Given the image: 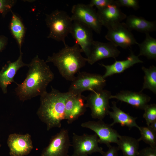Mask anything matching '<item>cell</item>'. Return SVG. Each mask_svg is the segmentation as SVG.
I'll use <instances>...</instances> for the list:
<instances>
[{
	"label": "cell",
	"instance_id": "19",
	"mask_svg": "<svg viewBox=\"0 0 156 156\" xmlns=\"http://www.w3.org/2000/svg\"><path fill=\"white\" fill-rule=\"evenodd\" d=\"M143 62L139 57L135 55L132 51L130 50L129 55L125 60L121 61L115 60V62L111 65L99 64L105 69V73L103 75V77L105 79L113 75L120 73L136 64Z\"/></svg>",
	"mask_w": 156,
	"mask_h": 156
},
{
	"label": "cell",
	"instance_id": "18",
	"mask_svg": "<svg viewBox=\"0 0 156 156\" xmlns=\"http://www.w3.org/2000/svg\"><path fill=\"white\" fill-rule=\"evenodd\" d=\"M114 3L108 5L106 7L97 11L102 26L107 29L117 23H121L127 16L122 12Z\"/></svg>",
	"mask_w": 156,
	"mask_h": 156
},
{
	"label": "cell",
	"instance_id": "35",
	"mask_svg": "<svg viewBox=\"0 0 156 156\" xmlns=\"http://www.w3.org/2000/svg\"><path fill=\"white\" fill-rule=\"evenodd\" d=\"M67 156H88L87 155H77L73 154L72 155H68Z\"/></svg>",
	"mask_w": 156,
	"mask_h": 156
},
{
	"label": "cell",
	"instance_id": "8",
	"mask_svg": "<svg viewBox=\"0 0 156 156\" xmlns=\"http://www.w3.org/2000/svg\"><path fill=\"white\" fill-rule=\"evenodd\" d=\"M107 29L105 38L116 47L126 49L138 43L125 23H117Z\"/></svg>",
	"mask_w": 156,
	"mask_h": 156
},
{
	"label": "cell",
	"instance_id": "25",
	"mask_svg": "<svg viewBox=\"0 0 156 156\" xmlns=\"http://www.w3.org/2000/svg\"><path fill=\"white\" fill-rule=\"evenodd\" d=\"M142 69L144 73L143 86L140 91L148 89L156 94V67L152 65L147 68L144 66Z\"/></svg>",
	"mask_w": 156,
	"mask_h": 156
},
{
	"label": "cell",
	"instance_id": "23",
	"mask_svg": "<svg viewBox=\"0 0 156 156\" xmlns=\"http://www.w3.org/2000/svg\"><path fill=\"white\" fill-rule=\"evenodd\" d=\"M146 38L141 43H138L140 51L138 57L144 56L149 59L156 60V39L146 33Z\"/></svg>",
	"mask_w": 156,
	"mask_h": 156
},
{
	"label": "cell",
	"instance_id": "32",
	"mask_svg": "<svg viewBox=\"0 0 156 156\" xmlns=\"http://www.w3.org/2000/svg\"><path fill=\"white\" fill-rule=\"evenodd\" d=\"M109 149L102 155L103 156H118V151L119 150L117 147L110 146Z\"/></svg>",
	"mask_w": 156,
	"mask_h": 156
},
{
	"label": "cell",
	"instance_id": "26",
	"mask_svg": "<svg viewBox=\"0 0 156 156\" xmlns=\"http://www.w3.org/2000/svg\"><path fill=\"white\" fill-rule=\"evenodd\" d=\"M141 136L138 139L140 141H142L150 146L156 147V133L152 131L148 127H140L139 129Z\"/></svg>",
	"mask_w": 156,
	"mask_h": 156
},
{
	"label": "cell",
	"instance_id": "15",
	"mask_svg": "<svg viewBox=\"0 0 156 156\" xmlns=\"http://www.w3.org/2000/svg\"><path fill=\"white\" fill-rule=\"evenodd\" d=\"M120 51L111 42L105 43L94 40L86 61L92 65L97 61L112 57L116 59Z\"/></svg>",
	"mask_w": 156,
	"mask_h": 156
},
{
	"label": "cell",
	"instance_id": "13",
	"mask_svg": "<svg viewBox=\"0 0 156 156\" xmlns=\"http://www.w3.org/2000/svg\"><path fill=\"white\" fill-rule=\"evenodd\" d=\"M7 144L10 156H26L33 148L31 136L29 133L11 134L8 137Z\"/></svg>",
	"mask_w": 156,
	"mask_h": 156
},
{
	"label": "cell",
	"instance_id": "6",
	"mask_svg": "<svg viewBox=\"0 0 156 156\" xmlns=\"http://www.w3.org/2000/svg\"><path fill=\"white\" fill-rule=\"evenodd\" d=\"M112 95L110 91L103 89L91 92L86 97L87 107L90 109L92 118L103 120L108 115L110 108L109 101Z\"/></svg>",
	"mask_w": 156,
	"mask_h": 156
},
{
	"label": "cell",
	"instance_id": "4",
	"mask_svg": "<svg viewBox=\"0 0 156 156\" xmlns=\"http://www.w3.org/2000/svg\"><path fill=\"white\" fill-rule=\"evenodd\" d=\"M45 21L49 29L48 38L66 45L65 38L70 34L73 22L71 17L65 12L57 10L47 14Z\"/></svg>",
	"mask_w": 156,
	"mask_h": 156
},
{
	"label": "cell",
	"instance_id": "34",
	"mask_svg": "<svg viewBox=\"0 0 156 156\" xmlns=\"http://www.w3.org/2000/svg\"><path fill=\"white\" fill-rule=\"evenodd\" d=\"M147 126L153 131L156 133V120Z\"/></svg>",
	"mask_w": 156,
	"mask_h": 156
},
{
	"label": "cell",
	"instance_id": "5",
	"mask_svg": "<svg viewBox=\"0 0 156 156\" xmlns=\"http://www.w3.org/2000/svg\"><path fill=\"white\" fill-rule=\"evenodd\" d=\"M71 82L68 91L76 94H82L87 90H101L106 85V80L102 75L84 71H79Z\"/></svg>",
	"mask_w": 156,
	"mask_h": 156
},
{
	"label": "cell",
	"instance_id": "16",
	"mask_svg": "<svg viewBox=\"0 0 156 156\" xmlns=\"http://www.w3.org/2000/svg\"><path fill=\"white\" fill-rule=\"evenodd\" d=\"M22 57L23 53L21 51L18 59L14 62H8L0 71V87L4 93L7 92L8 86L14 82V77L19 69L28 66V64L23 62Z\"/></svg>",
	"mask_w": 156,
	"mask_h": 156
},
{
	"label": "cell",
	"instance_id": "2",
	"mask_svg": "<svg viewBox=\"0 0 156 156\" xmlns=\"http://www.w3.org/2000/svg\"><path fill=\"white\" fill-rule=\"evenodd\" d=\"M51 88V92L46 91L40 96V105L37 112L39 118L46 125L47 131L61 127L70 94L68 91L62 92L52 86Z\"/></svg>",
	"mask_w": 156,
	"mask_h": 156
},
{
	"label": "cell",
	"instance_id": "22",
	"mask_svg": "<svg viewBox=\"0 0 156 156\" xmlns=\"http://www.w3.org/2000/svg\"><path fill=\"white\" fill-rule=\"evenodd\" d=\"M139 142L138 139L126 135H119L117 147L122 152L123 156H137Z\"/></svg>",
	"mask_w": 156,
	"mask_h": 156
},
{
	"label": "cell",
	"instance_id": "33",
	"mask_svg": "<svg viewBox=\"0 0 156 156\" xmlns=\"http://www.w3.org/2000/svg\"><path fill=\"white\" fill-rule=\"evenodd\" d=\"M7 42V39L5 37L3 36L0 37V51L3 49Z\"/></svg>",
	"mask_w": 156,
	"mask_h": 156
},
{
	"label": "cell",
	"instance_id": "30",
	"mask_svg": "<svg viewBox=\"0 0 156 156\" xmlns=\"http://www.w3.org/2000/svg\"><path fill=\"white\" fill-rule=\"evenodd\" d=\"M114 2V0H92L89 4L92 7L95 6L98 10H99L106 7Z\"/></svg>",
	"mask_w": 156,
	"mask_h": 156
},
{
	"label": "cell",
	"instance_id": "12",
	"mask_svg": "<svg viewBox=\"0 0 156 156\" xmlns=\"http://www.w3.org/2000/svg\"><path fill=\"white\" fill-rule=\"evenodd\" d=\"M69 92L66 103L64 120L70 124L83 115L87 107L86 96L82 94Z\"/></svg>",
	"mask_w": 156,
	"mask_h": 156
},
{
	"label": "cell",
	"instance_id": "27",
	"mask_svg": "<svg viewBox=\"0 0 156 156\" xmlns=\"http://www.w3.org/2000/svg\"><path fill=\"white\" fill-rule=\"evenodd\" d=\"M143 117L145 119L147 126L156 120V104H147L144 108Z\"/></svg>",
	"mask_w": 156,
	"mask_h": 156
},
{
	"label": "cell",
	"instance_id": "11",
	"mask_svg": "<svg viewBox=\"0 0 156 156\" xmlns=\"http://www.w3.org/2000/svg\"><path fill=\"white\" fill-rule=\"evenodd\" d=\"M81 126L94 131L99 138V143L106 144L108 147L112 143L117 144L120 135L110 125L105 123L102 120L88 121L82 122Z\"/></svg>",
	"mask_w": 156,
	"mask_h": 156
},
{
	"label": "cell",
	"instance_id": "1",
	"mask_svg": "<svg viewBox=\"0 0 156 156\" xmlns=\"http://www.w3.org/2000/svg\"><path fill=\"white\" fill-rule=\"evenodd\" d=\"M28 70L26 77L17 85L15 93L19 100L23 102L46 92L47 88L52 81L54 75L45 61L37 55L28 64Z\"/></svg>",
	"mask_w": 156,
	"mask_h": 156
},
{
	"label": "cell",
	"instance_id": "36",
	"mask_svg": "<svg viewBox=\"0 0 156 156\" xmlns=\"http://www.w3.org/2000/svg\"><path fill=\"white\" fill-rule=\"evenodd\" d=\"M1 144H0V147H1Z\"/></svg>",
	"mask_w": 156,
	"mask_h": 156
},
{
	"label": "cell",
	"instance_id": "9",
	"mask_svg": "<svg viewBox=\"0 0 156 156\" xmlns=\"http://www.w3.org/2000/svg\"><path fill=\"white\" fill-rule=\"evenodd\" d=\"M99 138L95 133L81 135L73 133L72 144L73 154L77 155H87L99 153L102 155L104 153L102 147L98 145Z\"/></svg>",
	"mask_w": 156,
	"mask_h": 156
},
{
	"label": "cell",
	"instance_id": "3",
	"mask_svg": "<svg viewBox=\"0 0 156 156\" xmlns=\"http://www.w3.org/2000/svg\"><path fill=\"white\" fill-rule=\"evenodd\" d=\"M82 52L77 44L75 43L72 46L66 44L58 52L48 56L45 62L52 63L63 78L72 81L76 74L79 72L87 62L86 58L82 56Z\"/></svg>",
	"mask_w": 156,
	"mask_h": 156
},
{
	"label": "cell",
	"instance_id": "28",
	"mask_svg": "<svg viewBox=\"0 0 156 156\" xmlns=\"http://www.w3.org/2000/svg\"><path fill=\"white\" fill-rule=\"evenodd\" d=\"M114 3L119 7H125L135 10L139 8V1L137 0H116Z\"/></svg>",
	"mask_w": 156,
	"mask_h": 156
},
{
	"label": "cell",
	"instance_id": "17",
	"mask_svg": "<svg viewBox=\"0 0 156 156\" xmlns=\"http://www.w3.org/2000/svg\"><path fill=\"white\" fill-rule=\"evenodd\" d=\"M115 99L126 103L137 109L143 110L150 101L151 97L142 92L122 90L115 95H112L110 99Z\"/></svg>",
	"mask_w": 156,
	"mask_h": 156
},
{
	"label": "cell",
	"instance_id": "21",
	"mask_svg": "<svg viewBox=\"0 0 156 156\" xmlns=\"http://www.w3.org/2000/svg\"><path fill=\"white\" fill-rule=\"evenodd\" d=\"M125 23L127 27L131 31L136 30L145 34L155 31L156 22L147 21L141 17L131 15L126 17Z\"/></svg>",
	"mask_w": 156,
	"mask_h": 156
},
{
	"label": "cell",
	"instance_id": "14",
	"mask_svg": "<svg viewBox=\"0 0 156 156\" xmlns=\"http://www.w3.org/2000/svg\"><path fill=\"white\" fill-rule=\"evenodd\" d=\"M70 34L87 57L94 41L92 30L82 23L73 21Z\"/></svg>",
	"mask_w": 156,
	"mask_h": 156
},
{
	"label": "cell",
	"instance_id": "24",
	"mask_svg": "<svg viewBox=\"0 0 156 156\" xmlns=\"http://www.w3.org/2000/svg\"><path fill=\"white\" fill-rule=\"evenodd\" d=\"M12 16L10 24V29L13 36L16 40L20 51L25 33V28L20 18L12 12Z\"/></svg>",
	"mask_w": 156,
	"mask_h": 156
},
{
	"label": "cell",
	"instance_id": "7",
	"mask_svg": "<svg viewBox=\"0 0 156 156\" xmlns=\"http://www.w3.org/2000/svg\"><path fill=\"white\" fill-rule=\"evenodd\" d=\"M73 21L80 22L97 34L100 33L102 25L97 11L89 4L77 3L71 10Z\"/></svg>",
	"mask_w": 156,
	"mask_h": 156
},
{
	"label": "cell",
	"instance_id": "31",
	"mask_svg": "<svg viewBox=\"0 0 156 156\" xmlns=\"http://www.w3.org/2000/svg\"><path fill=\"white\" fill-rule=\"evenodd\" d=\"M137 156H156V147L150 146L144 148L139 151Z\"/></svg>",
	"mask_w": 156,
	"mask_h": 156
},
{
	"label": "cell",
	"instance_id": "29",
	"mask_svg": "<svg viewBox=\"0 0 156 156\" xmlns=\"http://www.w3.org/2000/svg\"><path fill=\"white\" fill-rule=\"evenodd\" d=\"M16 2L15 0H0V12L3 15H5L11 9Z\"/></svg>",
	"mask_w": 156,
	"mask_h": 156
},
{
	"label": "cell",
	"instance_id": "10",
	"mask_svg": "<svg viewBox=\"0 0 156 156\" xmlns=\"http://www.w3.org/2000/svg\"><path fill=\"white\" fill-rule=\"evenodd\" d=\"M71 146L68 130L61 129L52 137L49 144L43 149L40 156H67Z\"/></svg>",
	"mask_w": 156,
	"mask_h": 156
},
{
	"label": "cell",
	"instance_id": "20",
	"mask_svg": "<svg viewBox=\"0 0 156 156\" xmlns=\"http://www.w3.org/2000/svg\"><path fill=\"white\" fill-rule=\"evenodd\" d=\"M112 106L110 108L112 111H109L108 113V115L113 120V122L110 124L111 126L116 124L118 123L122 126L127 127L130 129L133 127H136L139 129L140 127L138 125L136 122L137 117L131 116L118 107L116 102H112Z\"/></svg>",
	"mask_w": 156,
	"mask_h": 156
}]
</instances>
